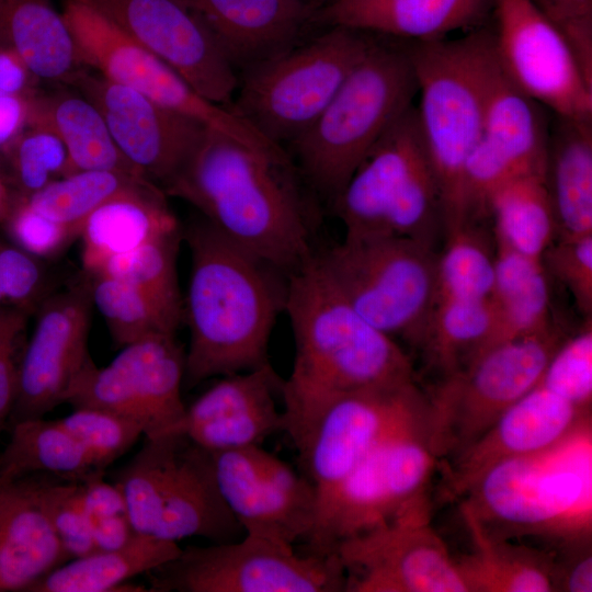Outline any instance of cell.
I'll list each match as a JSON object with an SVG mask.
<instances>
[{
	"label": "cell",
	"mask_w": 592,
	"mask_h": 592,
	"mask_svg": "<svg viewBox=\"0 0 592 592\" xmlns=\"http://www.w3.org/2000/svg\"><path fill=\"white\" fill-rule=\"evenodd\" d=\"M163 192L287 275L316 253L315 195L286 149H255L206 128Z\"/></svg>",
	"instance_id": "1"
},
{
	"label": "cell",
	"mask_w": 592,
	"mask_h": 592,
	"mask_svg": "<svg viewBox=\"0 0 592 592\" xmlns=\"http://www.w3.org/2000/svg\"><path fill=\"white\" fill-rule=\"evenodd\" d=\"M284 311L295 356L289 376L282 382V412L284 431L295 447L340 398L415 380L408 354L354 310L316 253L288 274Z\"/></svg>",
	"instance_id": "2"
},
{
	"label": "cell",
	"mask_w": 592,
	"mask_h": 592,
	"mask_svg": "<svg viewBox=\"0 0 592 592\" xmlns=\"http://www.w3.org/2000/svg\"><path fill=\"white\" fill-rule=\"evenodd\" d=\"M182 234L191 255L183 299V320L190 330L185 384L192 387L270 363L269 341L285 308L288 275L202 217Z\"/></svg>",
	"instance_id": "3"
},
{
	"label": "cell",
	"mask_w": 592,
	"mask_h": 592,
	"mask_svg": "<svg viewBox=\"0 0 592 592\" xmlns=\"http://www.w3.org/2000/svg\"><path fill=\"white\" fill-rule=\"evenodd\" d=\"M490 533L542 539L558 549L591 544V420L558 444L501 462L459 498Z\"/></svg>",
	"instance_id": "4"
},
{
	"label": "cell",
	"mask_w": 592,
	"mask_h": 592,
	"mask_svg": "<svg viewBox=\"0 0 592 592\" xmlns=\"http://www.w3.org/2000/svg\"><path fill=\"white\" fill-rule=\"evenodd\" d=\"M418 93L408 41L377 35L317 121L289 144L312 194L333 205L367 152Z\"/></svg>",
	"instance_id": "5"
},
{
	"label": "cell",
	"mask_w": 592,
	"mask_h": 592,
	"mask_svg": "<svg viewBox=\"0 0 592 592\" xmlns=\"http://www.w3.org/2000/svg\"><path fill=\"white\" fill-rule=\"evenodd\" d=\"M408 44L420 93L419 122L442 193L446 234L468 223L464 170L483 128L492 29Z\"/></svg>",
	"instance_id": "6"
},
{
	"label": "cell",
	"mask_w": 592,
	"mask_h": 592,
	"mask_svg": "<svg viewBox=\"0 0 592 592\" xmlns=\"http://www.w3.org/2000/svg\"><path fill=\"white\" fill-rule=\"evenodd\" d=\"M144 439L113 477L136 533L212 543L231 542L243 533L220 496L210 452L179 431Z\"/></svg>",
	"instance_id": "7"
},
{
	"label": "cell",
	"mask_w": 592,
	"mask_h": 592,
	"mask_svg": "<svg viewBox=\"0 0 592 592\" xmlns=\"http://www.w3.org/2000/svg\"><path fill=\"white\" fill-rule=\"evenodd\" d=\"M332 208L344 236H389L433 246L443 229V200L414 104L375 143Z\"/></svg>",
	"instance_id": "8"
},
{
	"label": "cell",
	"mask_w": 592,
	"mask_h": 592,
	"mask_svg": "<svg viewBox=\"0 0 592 592\" xmlns=\"http://www.w3.org/2000/svg\"><path fill=\"white\" fill-rule=\"evenodd\" d=\"M376 36L342 26L325 27L241 70L229 107L270 141L289 145L317 121Z\"/></svg>",
	"instance_id": "9"
},
{
	"label": "cell",
	"mask_w": 592,
	"mask_h": 592,
	"mask_svg": "<svg viewBox=\"0 0 592 592\" xmlns=\"http://www.w3.org/2000/svg\"><path fill=\"white\" fill-rule=\"evenodd\" d=\"M317 259L344 299L373 327L423 345L436 297L433 246L389 236H344Z\"/></svg>",
	"instance_id": "10"
},
{
	"label": "cell",
	"mask_w": 592,
	"mask_h": 592,
	"mask_svg": "<svg viewBox=\"0 0 592 592\" xmlns=\"http://www.w3.org/2000/svg\"><path fill=\"white\" fill-rule=\"evenodd\" d=\"M560 343L550 326L493 345L445 376L429 398V442L440 463L474 443L534 388Z\"/></svg>",
	"instance_id": "11"
},
{
	"label": "cell",
	"mask_w": 592,
	"mask_h": 592,
	"mask_svg": "<svg viewBox=\"0 0 592 592\" xmlns=\"http://www.w3.org/2000/svg\"><path fill=\"white\" fill-rule=\"evenodd\" d=\"M153 592H339L346 577L338 556L244 534L239 540L187 546L147 573Z\"/></svg>",
	"instance_id": "12"
},
{
	"label": "cell",
	"mask_w": 592,
	"mask_h": 592,
	"mask_svg": "<svg viewBox=\"0 0 592 592\" xmlns=\"http://www.w3.org/2000/svg\"><path fill=\"white\" fill-rule=\"evenodd\" d=\"M437 465L428 421L390 435L320 505L307 551L332 554L341 542L389 521L429 492Z\"/></svg>",
	"instance_id": "13"
},
{
	"label": "cell",
	"mask_w": 592,
	"mask_h": 592,
	"mask_svg": "<svg viewBox=\"0 0 592 592\" xmlns=\"http://www.w3.org/2000/svg\"><path fill=\"white\" fill-rule=\"evenodd\" d=\"M62 16L77 60L110 81L135 90L158 104L197 121L255 149L280 146L258 133L232 109L200 95L175 71L82 0H67Z\"/></svg>",
	"instance_id": "14"
},
{
	"label": "cell",
	"mask_w": 592,
	"mask_h": 592,
	"mask_svg": "<svg viewBox=\"0 0 592 592\" xmlns=\"http://www.w3.org/2000/svg\"><path fill=\"white\" fill-rule=\"evenodd\" d=\"M429 492L392 519L338 544L350 592H467L431 519Z\"/></svg>",
	"instance_id": "15"
},
{
	"label": "cell",
	"mask_w": 592,
	"mask_h": 592,
	"mask_svg": "<svg viewBox=\"0 0 592 592\" xmlns=\"http://www.w3.org/2000/svg\"><path fill=\"white\" fill-rule=\"evenodd\" d=\"M429 398L415 380L366 389L334 401L296 447L301 474L320 505L384 440L428 421Z\"/></svg>",
	"instance_id": "16"
},
{
	"label": "cell",
	"mask_w": 592,
	"mask_h": 592,
	"mask_svg": "<svg viewBox=\"0 0 592 592\" xmlns=\"http://www.w3.org/2000/svg\"><path fill=\"white\" fill-rule=\"evenodd\" d=\"M185 351L175 333H156L122 348L104 367L92 361L70 387L65 402L132 419L145 436L174 431L183 419L181 388Z\"/></svg>",
	"instance_id": "17"
},
{
	"label": "cell",
	"mask_w": 592,
	"mask_h": 592,
	"mask_svg": "<svg viewBox=\"0 0 592 592\" xmlns=\"http://www.w3.org/2000/svg\"><path fill=\"white\" fill-rule=\"evenodd\" d=\"M496 57L510 80L554 115L592 119V80L561 32L530 0H493Z\"/></svg>",
	"instance_id": "18"
},
{
	"label": "cell",
	"mask_w": 592,
	"mask_h": 592,
	"mask_svg": "<svg viewBox=\"0 0 592 592\" xmlns=\"http://www.w3.org/2000/svg\"><path fill=\"white\" fill-rule=\"evenodd\" d=\"M546 112L510 80L493 50L483 128L464 170L468 220L486 217L490 195L504 183L522 175L545 174L550 123Z\"/></svg>",
	"instance_id": "19"
},
{
	"label": "cell",
	"mask_w": 592,
	"mask_h": 592,
	"mask_svg": "<svg viewBox=\"0 0 592 592\" xmlns=\"http://www.w3.org/2000/svg\"><path fill=\"white\" fill-rule=\"evenodd\" d=\"M223 500L244 534L294 546L317 520L307 477L261 445L210 453Z\"/></svg>",
	"instance_id": "20"
},
{
	"label": "cell",
	"mask_w": 592,
	"mask_h": 592,
	"mask_svg": "<svg viewBox=\"0 0 592 592\" xmlns=\"http://www.w3.org/2000/svg\"><path fill=\"white\" fill-rule=\"evenodd\" d=\"M206 100L230 106L239 75L201 20L179 0H82Z\"/></svg>",
	"instance_id": "21"
},
{
	"label": "cell",
	"mask_w": 592,
	"mask_h": 592,
	"mask_svg": "<svg viewBox=\"0 0 592 592\" xmlns=\"http://www.w3.org/2000/svg\"><path fill=\"white\" fill-rule=\"evenodd\" d=\"M92 300L89 275L52 293L38 307L26 342L9 425L44 418L60 403L92 362L88 352Z\"/></svg>",
	"instance_id": "22"
},
{
	"label": "cell",
	"mask_w": 592,
	"mask_h": 592,
	"mask_svg": "<svg viewBox=\"0 0 592 592\" xmlns=\"http://www.w3.org/2000/svg\"><path fill=\"white\" fill-rule=\"evenodd\" d=\"M67 82L100 111L128 162L162 191L207 128L98 72L78 70Z\"/></svg>",
	"instance_id": "23"
},
{
	"label": "cell",
	"mask_w": 592,
	"mask_h": 592,
	"mask_svg": "<svg viewBox=\"0 0 592 592\" xmlns=\"http://www.w3.org/2000/svg\"><path fill=\"white\" fill-rule=\"evenodd\" d=\"M591 420V409L578 407L537 384L474 443L443 464L445 494L459 499L490 467L545 451Z\"/></svg>",
	"instance_id": "24"
},
{
	"label": "cell",
	"mask_w": 592,
	"mask_h": 592,
	"mask_svg": "<svg viewBox=\"0 0 592 592\" xmlns=\"http://www.w3.org/2000/svg\"><path fill=\"white\" fill-rule=\"evenodd\" d=\"M282 382L270 363L223 376L186 406L174 431L210 453L261 445L284 431L276 406Z\"/></svg>",
	"instance_id": "25"
},
{
	"label": "cell",
	"mask_w": 592,
	"mask_h": 592,
	"mask_svg": "<svg viewBox=\"0 0 592 592\" xmlns=\"http://www.w3.org/2000/svg\"><path fill=\"white\" fill-rule=\"evenodd\" d=\"M52 476L32 474L0 486V592H29L69 560L47 508Z\"/></svg>",
	"instance_id": "26"
},
{
	"label": "cell",
	"mask_w": 592,
	"mask_h": 592,
	"mask_svg": "<svg viewBox=\"0 0 592 592\" xmlns=\"http://www.w3.org/2000/svg\"><path fill=\"white\" fill-rule=\"evenodd\" d=\"M206 26L237 70L303 41L314 10L298 0H179Z\"/></svg>",
	"instance_id": "27"
},
{
	"label": "cell",
	"mask_w": 592,
	"mask_h": 592,
	"mask_svg": "<svg viewBox=\"0 0 592 592\" xmlns=\"http://www.w3.org/2000/svg\"><path fill=\"white\" fill-rule=\"evenodd\" d=\"M492 12L493 0H333L316 10L311 22L402 41H430L486 26Z\"/></svg>",
	"instance_id": "28"
},
{
	"label": "cell",
	"mask_w": 592,
	"mask_h": 592,
	"mask_svg": "<svg viewBox=\"0 0 592 592\" xmlns=\"http://www.w3.org/2000/svg\"><path fill=\"white\" fill-rule=\"evenodd\" d=\"M166 193L143 182L96 207L82 223V270L96 273L110 259L179 227Z\"/></svg>",
	"instance_id": "29"
},
{
	"label": "cell",
	"mask_w": 592,
	"mask_h": 592,
	"mask_svg": "<svg viewBox=\"0 0 592 592\" xmlns=\"http://www.w3.org/2000/svg\"><path fill=\"white\" fill-rule=\"evenodd\" d=\"M459 510L471 540L470 554L455 557L467 592L556 591V551L492 534Z\"/></svg>",
	"instance_id": "30"
},
{
	"label": "cell",
	"mask_w": 592,
	"mask_h": 592,
	"mask_svg": "<svg viewBox=\"0 0 592 592\" xmlns=\"http://www.w3.org/2000/svg\"><path fill=\"white\" fill-rule=\"evenodd\" d=\"M545 181L559 237L592 234V119L553 114Z\"/></svg>",
	"instance_id": "31"
},
{
	"label": "cell",
	"mask_w": 592,
	"mask_h": 592,
	"mask_svg": "<svg viewBox=\"0 0 592 592\" xmlns=\"http://www.w3.org/2000/svg\"><path fill=\"white\" fill-rule=\"evenodd\" d=\"M181 551L177 542L136 533L124 546L96 549L60 565L29 592L149 591L128 580L167 563Z\"/></svg>",
	"instance_id": "32"
},
{
	"label": "cell",
	"mask_w": 592,
	"mask_h": 592,
	"mask_svg": "<svg viewBox=\"0 0 592 592\" xmlns=\"http://www.w3.org/2000/svg\"><path fill=\"white\" fill-rule=\"evenodd\" d=\"M0 47L16 52L38 80L68 81L79 70L70 31L54 0H0Z\"/></svg>",
	"instance_id": "33"
},
{
	"label": "cell",
	"mask_w": 592,
	"mask_h": 592,
	"mask_svg": "<svg viewBox=\"0 0 592 592\" xmlns=\"http://www.w3.org/2000/svg\"><path fill=\"white\" fill-rule=\"evenodd\" d=\"M30 122L45 125L61 139L72 172L113 171L144 179L117 148L100 111L79 92H37Z\"/></svg>",
	"instance_id": "34"
},
{
	"label": "cell",
	"mask_w": 592,
	"mask_h": 592,
	"mask_svg": "<svg viewBox=\"0 0 592 592\" xmlns=\"http://www.w3.org/2000/svg\"><path fill=\"white\" fill-rule=\"evenodd\" d=\"M491 299L496 310L494 328L476 355L499 343L553 326L548 283L542 260L498 242Z\"/></svg>",
	"instance_id": "35"
},
{
	"label": "cell",
	"mask_w": 592,
	"mask_h": 592,
	"mask_svg": "<svg viewBox=\"0 0 592 592\" xmlns=\"http://www.w3.org/2000/svg\"><path fill=\"white\" fill-rule=\"evenodd\" d=\"M10 439L0 452V478L9 481L32 474L71 480L104 473L62 425L59 419L23 420L10 426Z\"/></svg>",
	"instance_id": "36"
},
{
	"label": "cell",
	"mask_w": 592,
	"mask_h": 592,
	"mask_svg": "<svg viewBox=\"0 0 592 592\" xmlns=\"http://www.w3.org/2000/svg\"><path fill=\"white\" fill-rule=\"evenodd\" d=\"M486 217L493 220L498 243L540 259L557 232L545 174L522 175L498 187L487 202Z\"/></svg>",
	"instance_id": "37"
},
{
	"label": "cell",
	"mask_w": 592,
	"mask_h": 592,
	"mask_svg": "<svg viewBox=\"0 0 592 592\" xmlns=\"http://www.w3.org/2000/svg\"><path fill=\"white\" fill-rule=\"evenodd\" d=\"M182 240V227L179 226L110 259L96 273L135 286L179 327L183 321V299L178 283L177 258Z\"/></svg>",
	"instance_id": "38"
},
{
	"label": "cell",
	"mask_w": 592,
	"mask_h": 592,
	"mask_svg": "<svg viewBox=\"0 0 592 592\" xmlns=\"http://www.w3.org/2000/svg\"><path fill=\"white\" fill-rule=\"evenodd\" d=\"M494 323L496 310L491 298L436 300L423 346L445 377L481 350Z\"/></svg>",
	"instance_id": "39"
},
{
	"label": "cell",
	"mask_w": 592,
	"mask_h": 592,
	"mask_svg": "<svg viewBox=\"0 0 592 592\" xmlns=\"http://www.w3.org/2000/svg\"><path fill=\"white\" fill-rule=\"evenodd\" d=\"M147 180L113 171H76L22 197L44 217L76 230L101 204Z\"/></svg>",
	"instance_id": "40"
},
{
	"label": "cell",
	"mask_w": 592,
	"mask_h": 592,
	"mask_svg": "<svg viewBox=\"0 0 592 592\" xmlns=\"http://www.w3.org/2000/svg\"><path fill=\"white\" fill-rule=\"evenodd\" d=\"M88 275L92 305L118 348L151 334L175 333L178 326L135 286L103 273Z\"/></svg>",
	"instance_id": "41"
},
{
	"label": "cell",
	"mask_w": 592,
	"mask_h": 592,
	"mask_svg": "<svg viewBox=\"0 0 592 592\" xmlns=\"http://www.w3.org/2000/svg\"><path fill=\"white\" fill-rule=\"evenodd\" d=\"M475 223L445 234L437 254L436 300L489 299L494 284V255L477 234Z\"/></svg>",
	"instance_id": "42"
},
{
	"label": "cell",
	"mask_w": 592,
	"mask_h": 592,
	"mask_svg": "<svg viewBox=\"0 0 592 592\" xmlns=\"http://www.w3.org/2000/svg\"><path fill=\"white\" fill-rule=\"evenodd\" d=\"M1 155L8 166L4 177L18 196L34 194L72 173L64 143L39 123L30 122Z\"/></svg>",
	"instance_id": "43"
},
{
	"label": "cell",
	"mask_w": 592,
	"mask_h": 592,
	"mask_svg": "<svg viewBox=\"0 0 592 592\" xmlns=\"http://www.w3.org/2000/svg\"><path fill=\"white\" fill-rule=\"evenodd\" d=\"M59 421L101 471L144 436L143 428L137 422L100 408H73L70 414Z\"/></svg>",
	"instance_id": "44"
},
{
	"label": "cell",
	"mask_w": 592,
	"mask_h": 592,
	"mask_svg": "<svg viewBox=\"0 0 592 592\" xmlns=\"http://www.w3.org/2000/svg\"><path fill=\"white\" fill-rule=\"evenodd\" d=\"M47 262L0 236V307H13L34 316L55 291Z\"/></svg>",
	"instance_id": "45"
},
{
	"label": "cell",
	"mask_w": 592,
	"mask_h": 592,
	"mask_svg": "<svg viewBox=\"0 0 592 592\" xmlns=\"http://www.w3.org/2000/svg\"><path fill=\"white\" fill-rule=\"evenodd\" d=\"M571 403L591 409L592 399V323L561 341L538 383Z\"/></svg>",
	"instance_id": "46"
},
{
	"label": "cell",
	"mask_w": 592,
	"mask_h": 592,
	"mask_svg": "<svg viewBox=\"0 0 592 592\" xmlns=\"http://www.w3.org/2000/svg\"><path fill=\"white\" fill-rule=\"evenodd\" d=\"M46 502L55 531L69 560L96 550L80 480L52 476Z\"/></svg>",
	"instance_id": "47"
},
{
	"label": "cell",
	"mask_w": 592,
	"mask_h": 592,
	"mask_svg": "<svg viewBox=\"0 0 592 592\" xmlns=\"http://www.w3.org/2000/svg\"><path fill=\"white\" fill-rule=\"evenodd\" d=\"M1 225L13 243L45 262L57 259L79 238L76 230L44 217L18 195Z\"/></svg>",
	"instance_id": "48"
},
{
	"label": "cell",
	"mask_w": 592,
	"mask_h": 592,
	"mask_svg": "<svg viewBox=\"0 0 592 592\" xmlns=\"http://www.w3.org/2000/svg\"><path fill=\"white\" fill-rule=\"evenodd\" d=\"M540 260L544 269L568 287L578 308L591 317L592 234L555 239Z\"/></svg>",
	"instance_id": "49"
},
{
	"label": "cell",
	"mask_w": 592,
	"mask_h": 592,
	"mask_svg": "<svg viewBox=\"0 0 592 592\" xmlns=\"http://www.w3.org/2000/svg\"><path fill=\"white\" fill-rule=\"evenodd\" d=\"M30 317L23 310L0 307V435L15 405Z\"/></svg>",
	"instance_id": "50"
},
{
	"label": "cell",
	"mask_w": 592,
	"mask_h": 592,
	"mask_svg": "<svg viewBox=\"0 0 592 592\" xmlns=\"http://www.w3.org/2000/svg\"><path fill=\"white\" fill-rule=\"evenodd\" d=\"M566 37L592 80V0H530Z\"/></svg>",
	"instance_id": "51"
},
{
	"label": "cell",
	"mask_w": 592,
	"mask_h": 592,
	"mask_svg": "<svg viewBox=\"0 0 592 592\" xmlns=\"http://www.w3.org/2000/svg\"><path fill=\"white\" fill-rule=\"evenodd\" d=\"M565 557L557 554L556 591L591 592L592 558L591 544L559 549Z\"/></svg>",
	"instance_id": "52"
},
{
	"label": "cell",
	"mask_w": 592,
	"mask_h": 592,
	"mask_svg": "<svg viewBox=\"0 0 592 592\" xmlns=\"http://www.w3.org/2000/svg\"><path fill=\"white\" fill-rule=\"evenodd\" d=\"M80 487L88 515L127 514L122 491L114 482H106L103 479V473H95L80 480Z\"/></svg>",
	"instance_id": "53"
},
{
	"label": "cell",
	"mask_w": 592,
	"mask_h": 592,
	"mask_svg": "<svg viewBox=\"0 0 592 592\" xmlns=\"http://www.w3.org/2000/svg\"><path fill=\"white\" fill-rule=\"evenodd\" d=\"M37 81V77L16 52L0 47V96L33 94Z\"/></svg>",
	"instance_id": "54"
},
{
	"label": "cell",
	"mask_w": 592,
	"mask_h": 592,
	"mask_svg": "<svg viewBox=\"0 0 592 592\" xmlns=\"http://www.w3.org/2000/svg\"><path fill=\"white\" fill-rule=\"evenodd\" d=\"M36 93L0 96V153L10 147L29 125Z\"/></svg>",
	"instance_id": "55"
},
{
	"label": "cell",
	"mask_w": 592,
	"mask_h": 592,
	"mask_svg": "<svg viewBox=\"0 0 592 592\" xmlns=\"http://www.w3.org/2000/svg\"><path fill=\"white\" fill-rule=\"evenodd\" d=\"M89 523L96 549L119 548L136 534L127 514L89 515Z\"/></svg>",
	"instance_id": "56"
},
{
	"label": "cell",
	"mask_w": 592,
	"mask_h": 592,
	"mask_svg": "<svg viewBox=\"0 0 592 592\" xmlns=\"http://www.w3.org/2000/svg\"><path fill=\"white\" fill-rule=\"evenodd\" d=\"M15 201V193L0 170V225L9 216Z\"/></svg>",
	"instance_id": "57"
},
{
	"label": "cell",
	"mask_w": 592,
	"mask_h": 592,
	"mask_svg": "<svg viewBox=\"0 0 592 592\" xmlns=\"http://www.w3.org/2000/svg\"><path fill=\"white\" fill-rule=\"evenodd\" d=\"M298 1L311 8L314 11H316L322 8L323 5L332 2L333 0H298Z\"/></svg>",
	"instance_id": "58"
},
{
	"label": "cell",
	"mask_w": 592,
	"mask_h": 592,
	"mask_svg": "<svg viewBox=\"0 0 592 592\" xmlns=\"http://www.w3.org/2000/svg\"><path fill=\"white\" fill-rule=\"evenodd\" d=\"M3 482H5V481H3V480L0 478V486H1Z\"/></svg>",
	"instance_id": "59"
}]
</instances>
